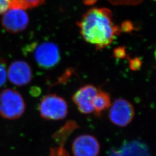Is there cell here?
<instances>
[{
	"label": "cell",
	"mask_w": 156,
	"mask_h": 156,
	"mask_svg": "<svg viewBox=\"0 0 156 156\" xmlns=\"http://www.w3.org/2000/svg\"><path fill=\"white\" fill-rule=\"evenodd\" d=\"M84 40L102 50L111 45L122 30L113 21L112 12L106 8H93L86 12L78 22Z\"/></svg>",
	"instance_id": "obj_1"
},
{
	"label": "cell",
	"mask_w": 156,
	"mask_h": 156,
	"mask_svg": "<svg viewBox=\"0 0 156 156\" xmlns=\"http://www.w3.org/2000/svg\"><path fill=\"white\" fill-rule=\"evenodd\" d=\"M25 109L24 100L17 91L5 89L0 92V115L4 119H19L23 115Z\"/></svg>",
	"instance_id": "obj_2"
},
{
	"label": "cell",
	"mask_w": 156,
	"mask_h": 156,
	"mask_svg": "<svg viewBox=\"0 0 156 156\" xmlns=\"http://www.w3.org/2000/svg\"><path fill=\"white\" fill-rule=\"evenodd\" d=\"M39 113L46 120H60L68 114V104L62 97L54 94L46 95L39 103Z\"/></svg>",
	"instance_id": "obj_3"
},
{
	"label": "cell",
	"mask_w": 156,
	"mask_h": 156,
	"mask_svg": "<svg viewBox=\"0 0 156 156\" xmlns=\"http://www.w3.org/2000/svg\"><path fill=\"white\" fill-rule=\"evenodd\" d=\"M34 56L40 68L49 69L55 67L60 60L58 47L54 43L46 42L35 46Z\"/></svg>",
	"instance_id": "obj_4"
},
{
	"label": "cell",
	"mask_w": 156,
	"mask_h": 156,
	"mask_svg": "<svg viewBox=\"0 0 156 156\" xmlns=\"http://www.w3.org/2000/svg\"><path fill=\"white\" fill-rule=\"evenodd\" d=\"M109 117L112 123L119 127H126L131 122L135 112L133 105L123 98L115 100L109 108Z\"/></svg>",
	"instance_id": "obj_5"
},
{
	"label": "cell",
	"mask_w": 156,
	"mask_h": 156,
	"mask_svg": "<svg viewBox=\"0 0 156 156\" xmlns=\"http://www.w3.org/2000/svg\"><path fill=\"white\" fill-rule=\"evenodd\" d=\"M1 22L3 27L7 31L17 33L23 31L27 27L29 17L24 9L9 8L3 13Z\"/></svg>",
	"instance_id": "obj_6"
},
{
	"label": "cell",
	"mask_w": 156,
	"mask_h": 156,
	"mask_svg": "<svg viewBox=\"0 0 156 156\" xmlns=\"http://www.w3.org/2000/svg\"><path fill=\"white\" fill-rule=\"evenodd\" d=\"M8 77L11 83L14 85L23 86L31 82L33 77L32 69L27 62L15 61L8 68Z\"/></svg>",
	"instance_id": "obj_7"
},
{
	"label": "cell",
	"mask_w": 156,
	"mask_h": 156,
	"mask_svg": "<svg viewBox=\"0 0 156 156\" xmlns=\"http://www.w3.org/2000/svg\"><path fill=\"white\" fill-rule=\"evenodd\" d=\"M72 151L74 156H98L100 146L93 136L82 135L73 140Z\"/></svg>",
	"instance_id": "obj_8"
},
{
	"label": "cell",
	"mask_w": 156,
	"mask_h": 156,
	"mask_svg": "<svg viewBox=\"0 0 156 156\" xmlns=\"http://www.w3.org/2000/svg\"><path fill=\"white\" fill-rule=\"evenodd\" d=\"M98 90L92 84L85 85L77 90L73 97V100L83 114H90L94 112L92 101Z\"/></svg>",
	"instance_id": "obj_9"
},
{
	"label": "cell",
	"mask_w": 156,
	"mask_h": 156,
	"mask_svg": "<svg viewBox=\"0 0 156 156\" xmlns=\"http://www.w3.org/2000/svg\"><path fill=\"white\" fill-rule=\"evenodd\" d=\"M92 105L95 113L100 115L102 112L109 109L111 105L109 95L105 91L98 90L93 100Z\"/></svg>",
	"instance_id": "obj_10"
},
{
	"label": "cell",
	"mask_w": 156,
	"mask_h": 156,
	"mask_svg": "<svg viewBox=\"0 0 156 156\" xmlns=\"http://www.w3.org/2000/svg\"><path fill=\"white\" fill-rule=\"evenodd\" d=\"M115 156H149L146 147L138 142L128 144Z\"/></svg>",
	"instance_id": "obj_11"
},
{
	"label": "cell",
	"mask_w": 156,
	"mask_h": 156,
	"mask_svg": "<svg viewBox=\"0 0 156 156\" xmlns=\"http://www.w3.org/2000/svg\"><path fill=\"white\" fill-rule=\"evenodd\" d=\"M45 0H9V8L26 9L41 5Z\"/></svg>",
	"instance_id": "obj_12"
},
{
	"label": "cell",
	"mask_w": 156,
	"mask_h": 156,
	"mask_svg": "<svg viewBox=\"0 0 156 156\" xmlns=\"http://www.w3.org/2000/svg\"><path fill=\"white\" fill-rule=\"evenodd\" d=\"M6 80L5 62L0 59V87L2 86Z\"/></svg>",
	"instance_id": "obj_13"
},
{
	"label": "cell",
	"mask_w": 156,
	"mask_h": 156,
	"mask_svg": "<svg viewBox=\"0 0 156 156\" xmlns=\"http://www.w3.org/2000/svg\"><path fill=\"white\" fill-rule=\"evenodd\" d=\"M129 68L131 70L136 71L139 70L142 66V61L138 57L129 58Z\"/></svg>",
	"instance_id": "obj_14"
},
{
	"label": "cell",
	"mask_w": 156,
	"mask_h": 156,
	"mask_svg": "<svg viewBox=\"0 0 156 156\" xmlns=\"http://www.w3.org/2000/svg\"><path fill=\"white\" fill-rule=\"evenodd\" d=\"M126 56V48L124 46L117 47L113 50V57L117 59H122Z\"/></svg>",
	"instance_id": "obj_15"
},
{
	"label": "cell",
	"mask_w": 156,
	"mask_h": 156,
	"mask_svg": "<svg viewBox=\"0 0 156 156\" xmlns=\"http://www.w3.org/2000/svg\"><path fill=\"white\" fill-rule=\"evenodd\" d=\"M50 156H69L62 147H55L50 149Z\"/></svg>",
	"instance_id": "obj_16"
},
{
	"label": "cell",
	"mask_w": 156,
	"mask_h": 156,
	"mask_svg": "<svg viewBox=\"0 0 156 156\" xmlns=\"http://www.w3.org/2000/svg\"><path fill=\"white\" fill-rule=\"evenodd\" d=\"M120 28L122 32L130 33L134 30V26L132 22L129 21H125L122 23Z\"/></svg>",
	"instance_id": "obj_17"
},
{
	"label": "cell",
	"mask_w": 156,
	"mask_h": 156,
	"mask_svg": "<svg viewBox=\"0 0 156 156\" xmlns=\"http://www.w3.org/2000/svg\"><path fill=\"white\" fill-rule=\"evenodd\" d=\"M9 8V0H0V14L4 13Z\"/></svg>",
	"instance_id": "obj_18"
},
{
	"label": "cell",
	"mask_w": 156,
	"mask_h": 156,
	"mask_svg": "<svg viewBox=\"0 0 156 156\" xmlns=\"http://www.w3.org/2000/svg\"><path fill=\"white\" fill-rule=\"evenodd\" d=\"M95 1H96V0H86L85 3H86V4L90 5V4H92L93 3L95 2Z\"/></svg>",
	"instance_id": "obj_19"
},
{
	"label": "cell",
	"mask_w": 156,
	"mask_h": 156,
	"mask_svg": "<svg viewBox=\"0 0 156 156\" xmlns=\"http://www.w3.org/2000/svg\"><path fill=\"white\" fill-rule=\"evenodd\" d=\"M154 56H155V58H156V50H155V52H154Z\"/></svg>",
	"instance_id": "obj_20"
}]
</instances>
